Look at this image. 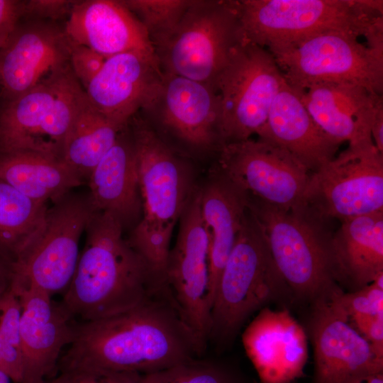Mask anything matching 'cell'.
<instances>
[{
    "instance_id": "obj_26",
    "label": "cell",
    "mask_w": 383,
    "mask_h": 383,
    "mask_svg": "<svg viewBox=\"0 0 383 383\" xmlns=\"http://www.w3.org/2000/svg\"><path fill=\"white\" fill-rule=\"evenodd\" d=\"M221 174L201 191V209L209 242V289L215 290L248 209V194Z\"/></svg>"
},
{
    "instance_id": "obj_4",
    "label": "cell",
    "mask_w": 383,
    "mask_h": 383,
    "mask_svg": "<svg viewBox=\"0 0 383 383\" xmlns=\"http://www.w3.org/2000/svg\"><path fill=\"white\" fill-rule=\"evenodd\" d=\"M132 138L143 217L128 242L164 279L174 227L192 194L189 179L181 161L145 123L135 121Z\"/></svg>"
},
{
    "instance_id": "obj_41",
    "label": "cell",
    "mask_w": 383,
    "mask_h": 383,
    "mask_svg": "<svg viewBox=\"0 0 383 383\" xmlns=\"http://www.w3.org/2000/svg\"><path fill=\"white\" fill-rule=\"evenodd\" d=\"M357 383H383V372L372 375Z\"/></svg>"
},
{
    "instance_id": "obj_35",
    "label": "cell",
    "mask_w": 383,
    "mask_h": 383,
    "mask_svg": "<svg viewBox=\"0 0 383 383\" xmlns=\"http://www.w3.org/2000/svg\"><path fill=\"white\" fill-rule=\"evenodd\" d=\"M77 1L30 0L24 1L23 18L31 20L61 19L69 16Z\"/></svg>"
},
{
    "instance_id": "obj_42",
    "label": "cell",
    "mask_w": 383,
    "mask_h": 383,
    "mask_svg": "<svg viewBox=\"0 0 383 383\" xmlns=\"http://www.w3.org/2000/svg\"><path fill=\"white\" fill-rule=\"evenodd\" d=\"M11 381L10 377L0 368V383H11Z\"/></svg>"
},
{
    "instance_id": "obj_27",
    "label": "cell",
    "mask_w": 383,
    "mask_h": 383,
    "mask_svg": "<svg viewBox=\"0 0 383 383\" xmlns=\"http://www.w3.org/2000/svg\"><path fill=\"white\" fill-rule=\"evenodd\" d=\"M0 180L45 204L56 203L82 182L62 160L30 151L0 154Z\"/></svg>"
},
{
    "instance_id": "obj_21",
    "label": "cell",
    "mask_w": 383,
    "mask_h": 383,
    "mask_svg": "<svg viewBox=\"0 0 383 383\" xmlns=\"http://www.w3.org/2000/svg\"><path fill=\"white\" fill-rule=\"evenodd\" d=\"M146 110L154 111L163 125L192 145H223L219 96L209 86L163 72L159 92Z\"/></svg>"
},
{
    "instance_id": "obj_30",
    "label": "cell",
    "mask_w": 383,
    "mask_h": 383,
    "mask_svg": "<svg viewBox=\"0 0 383 383\" xmlns=\"http://www.w3.org/2000/svg\"><path fill=\"white\" fill-rule=\"evenodd\" d=\"M145 383H252L238 369L213 360L199 357L169 368L144 374Z\"/></svg>"
},
{
    "instance_id": "obj_1",
    "label": "cell",
    "mask_w": 383,
    "mask_h": 383,
    "mask_svg": "<svg viewBox=\"0 0 383 383\" xmlns=\"http://www.w3.org/2000/svg\"><path fill=\"white\" fill-rule=\"evenodd\" d=\"M204 350L165 287L128 310L77 323L57 370L148 374L199 357Z\"/></svg>"
},
{
    "instance_id": "obj_3",
    "label": "cell",
    "mask_w": 383,
    "mask_h": 383,
    "mask_svg": "<svg viewBox=\"0 0 383 383\" xmlns=\"http://www.w3.org/2000/svg\"><path fill=\"white\" fill-rule=\"evenodd\" d=\"M244 40L272 55L326 33L366 38L383 48V1L357 0L237 1Z\"/></svg>"
},
{
    "instance_id": "obj_24",
    "label": "cell",
    "mask_w": 383,
    "mask_h": 383,
    "mask_svg": "<svg viewBox=\"0 0 383 383\" xmlns=\"http://www.w3.org/2000/svg\"><path fill=\"white\" fill-rule=\"evenodd\" d=\"M340 222L331 239L335 277L354 292L383 273V211Z\"/></svg>"
},
{
    "instance_id": "obj_7",
    "label": "cell",
    "mask_w": 383,
    "mask_h": 383,
    "mask_svg": "<svg viewBox=\"0 0 383 383\" xmlns=\"http://www.w3.org/2000/svg\"><path fill=\"white\" fill-rule=\"evenodd\" d=\"M243 40L237 1L191 0L176 28L155 50L162 72L216 90L219 75Z\"/></svg>"
},
{
    "instance_id": "obj_38",
    "label": "cell",
    "mask_w": 383,
    "mask_h": 383,
    "mask_svg": "<svg viewBox=\"0 0 383 383\" xmlns=\"http://www.w3.org/2000/svg\"><path fill=\"white\" fill-rule=\"evenodd\" d=\"M0 368L15 383L23 380V359L21 351L6 342L0 335Z\"/></svg>"
},
{
    "instance_id": "obj_37",
    "label": "cell",
    "mask_w": 383,
    "mask_h": 383,
    "mask_svg": "<svg viewBox=\"0 0 383 383\" xmlns=\"http://www.w3.org/2000/svg\"><path fill=\"white\" fill-rule=\"evenodd\" d=\"M24 1L0 0V49L8 42L23 16Z\"/></svg>"
},
{
    "instance_id": "obj_10",
    "label": "cell",
    "mask_w": 383,
    "mask_h": 383,
    "mask_svg": "<svg viewBox=\"0 0 383 383\" xmlns=\"http://www.w3.org/2000/svg\"><path fill=\"white\" fill-rule=\"evenodd\" d=\"M302 206L326 221L383 211V154L372 142L348 145L310 174Z\"/></svg>"
},
{
    "instance_id": "obj_39",
    "label": "cell",
    "mask_w": 383,
    "mask_h": 383,
    "mask_svg": "<svg viewBox=\"0 0 383 383\" xmlns=\"http://www.w3.org/2000/svg\"><path fill=\"white\" fill-rule=\"evenodd\" d=\"M13 261L0 252V295L10 289L12 283Z\"/></svg>"
},
{
    "instance_id": "obj_16",
    "label": "cell",
    "mask_w": 383,
    "mask_h": 383,
    "mask_svg": "<svg viewBox=\"0 0 383 383\" xmlns=\"http://www.w3.org/2000/svg\"><path fill=\"white\" fill-rule=\"evenodd\" d=\"M70 65V40L52 21L18 23L0 49V87L11 101Z\"/></svg>"
},
{
    "instance_id": "obj_22",
    "label": "cell",
    "mask_w": 383,
    "mask_h": 383,
    "mask_svg": "<svg viewBox=\"0 0 383 383\" xmlns=\"http://www.w3.org/2000/svg\"><path fill=\"white\" fill-rule=\"evenodd\" d=\"M299 91L301 99L318 126L340 143L373 142L371 128L382 94L353 84L321 83Z\"/></svg>"
},
{
    "instance_id": "obj_34",
    "label": "cell",
    "mask_w": 383,
    "mask_h": 383,
    "mask_svg": "<svg viewBox=\"0 0 383 383\" xmlns=\"http://www.w3.org/2000/svg\"><path fill=\"white\" fill-rule=\"evenodd\" d=\"M106 60L95 50L70 40V65L84 89L99 72Z\"/></svg>"
},
{
    "instance_id": "obj_31",
    "label": "cell",
    "mask_w": 383,
    "mask_h": 383,
    "mask_svg": "<svg viewBox=\"0 0 383 383\" xmlns=\"http://www.w3.org/2000/svg\"><path fill=\"white\" fill-rule=\"evenodd\" d=\"M122 1L142 23L155 48L174 30L189 7L191 0Z\"/></svg>"
},
{
    "instance_id": "obj_36",
    "label": "cell",
    "mask_w": 383,
    "mask_h": 383,
    "mask_svg": "<svg viewBox=\"0 0 383 383\" xmlns=\"http://www.w3.org/2000/svg\"><path fill=\"white\" fill-rule=\"evenodd\" d=\"M348 319L357 331L370 343L375 354L383 359V314L357 315Z\"/></svg>"
},
{
    "instance_id": "obj_12",
    "label": "cell",
    "mask_w": 383,
    "mask_h": 383,
    "mask_svg": "<svg viewBox=\"0 0 383 383\" xmlns=\"http://www.w3.org/2000/svg\"><path fill=\"white\" fill-rule=\"evenodd\" d=\"M94 211L89 195L68 194L55 203L40 235L14 261L11 284L50 296L65 293L79 260L81 235Z\"/></svg>"
},
{
    "instance_id": "obj_28",
    "label": "cell",
    "mask_w": 383,
    "mask_h": 383,
    "mask_svg": "<svg viewBox=\"0 0 383 383\" xmlns=\"http://www.w3.org/2000/svg\"><path fill=\"white\" fill-rule=\"evenodd\" d=\"M124 128L95 109L85 94L65 140L61 160L82 179H88Z\"/></svg>"
},
{
    "instance_id": "obj_6",
    "label": "cell",
    "mask_w": 383,
    "mask_h": 383,
    "mask_svg": "<svg viewBox=\"0 0 383 383\" xmlns=\"http://www.w3.org/2000/svg\"><path fill=\"white\" fill-rule=\"evenodd\" d=\"M248 207L264 229L273 261L294 301L311 304L341 288L335 277L329 221L304 206L285 211L250 195Z\"/></svg>"
},
{
    "instance_id": "obj_11",
    "label": "cell",
    "mask_w": 383,
    "mask_h": 383,
    "mask_svg": "<svg viewBox=\"0 0 383 383\" xmlns=\"http://www.w3.org/2000/svg\"><path fill=\"white\" fill-rule=\"evenodd\" d=\"M343 33L309 38L273 55L286 82L303 91L321 83L349 84L383 91V53Z\"/></svg>"
},
{
    "instance_id": "obj_14",
    "label": "cell",
    "mask_w": 383,
    "mask_h": 383,
    "mask_svg": "<svg viewBox=\"0 0 383 383\" xmlns=\"http://www.w3.org/2000/svg\"><path fill=\"white\" fill-rule=\"evenodd\" d=\"M218 164L220 172L250 196L285 211L303 205L311 173L271 141L249 138L225 143Z\"/></svg>"
},
{
    "instance_id": "obj_25",
    "label": "cell",
    "mask_w": 383,
    "mask_h": 383,
    "mask_svg": "<svg viewBox=\"0 0 383 383\" xmlns=\"http://www.w3.org/2000/svg\"><path fill=\"white\" fill-rule=\"evenodd\" d=\"M123 131L88 180L94 210L111 214L123 226L138 215L141 199L133 138L128 139Z\"/></svg>"
},
{
    "instance_id": "obj_13",
    "label": "cell",
    "mask_w": 383,
    "mask_h": 383,
    "mask_svg": "<svg viewBox=\"0 0 383 383\" xmlns=\"http://www.w3.org/2000/svg\"><path fill=\"white\" fill-rule=\"evenodd\" d=\"M179 221L165 281L183 321L204 349L211 332V301L209 242L201 215V191L191 194Z\"/></svg>"
},
{
    "instance_id": "obj_8",
    "label": "cell",
    "mask_w": 383,
    "mask_h": 383,
    "mask_svg": "<svg viewBox=\"0 0 383 383\" xmlns=\"http://www.w3.org/2000/svg\"><path fill=\"white\" fill-rule=\"evenodd\" d=\"M84 96L68 65L7 101L0 113V154L30 151L61 160Z\"/></svg>"
},
{
    "instance_id": "obj_20",
    "label": "cell",
    "mask_w": 383,
    "mask_h": 383,
    "mask_svg": "<svg viewBox=\"0 0 383 383\" xmlns=\"http://www.w3.org/2000/svg\"><path fill=\"white\" fill-rule=\"evenodd\" d=\"M64 30L72 42L106 58L135 52L157 60L145 28L122 1H77Z\"/></svg>"
},
{
    "instance_id": "obj_32",
    "label": "cell",
    "mask_w": 383,
    "mask_h": 383,
    "mask_svg": "<svg viewBox=\"0 0 383 383\" xmlns=\"http://www.w3.org/2000/svg\"><path fill=\"white\" fill-rule=\"evenodd\" d=\"M330 298L348 318L357 315L383 314V273L360 289L345 292L340 288Z\"/></svg>"
},
{
    "instance_id": "obj_17",
    "label": "cell",
    "mask_w": 383,
    "mask_h": 383,
    "mask_svg": "<svg viewBox=\"0 0 383 383\" xmlns=\"http://www.w3.org/2000/svg\"><path fill=\"white\" fill-rule=\"evenodd\" d=\"M21 302L20 344L23 359L21 382L53 378L62 349L74 338L76 323L62 305L35 287L11 284Z\"/></svg>"
},
{
    "instance_id": "obj_23",
    "label": "cell",
    "mask_w": 383,
    "mask_h": 383,
    "mask_svg": "<svg viewBox=\"0 0 383 383\" xmlns=\"http://www.w3.org/2000/svg\"><path fill=\"white\" fill-rule=\"evenodd\" d=\"M257 135L286 150L311 174L333 160L341 145L318 126L304 105L299 91L287 82Z\"/></svg>"
},
{
    "instance_id": "obj_2",
    "label": "cell",
    "mask_w": 383,
    "mask_h": 383,
    "mask_svg": "<svg viewBox=\"0 0 383 383\" xmlns=\"http://www.w3.org/2000/svg\"><path fill=\"white\" fill-rule=\"evenodd\" d=\"M111 214L95 211L87 227L85 245L62 305L83 321L128 310L166 287L122 235Z\"/></svg>"
},
{
    "instance_id": "obj_15",
    "label": "cell",
    "mask_w": 383,
    "mask_h": 383,
    "mask_svg": "<svg viewBox=\"0 0 383 383\" xmlns=\"http://www.w3.org/2000/svg\"><path fill=\"white\" fill-rule=\"evenodd\" d=\"M309 305L305 330L313 349L312 383H357L383 372V359L330 296Z\"/></svg>"
},
{
    "instance_id": "obj_9",
    "label": "cell",
    "mask_w": 383,
    "mask_h": 383,
    "mask_svg": "<svg viewBox=\"0 0 383 383\" xmlns=\"http://www.w3.org/2000/svg\"><path fill=\"white\" fill-rule=\"evenodd\" d=\"M285 82L267 49L245 40L235 47L216 84L223 145L258 135Z\"/></svg>"
},
{
    "instance_id": "obj_5",
    "label": "cell",
    "mask_w": 383,
    "mask_h": 383,
    "mask_svg": "<svg viewBox=\"0 0 383 383\" xmlns=\"http://www.w3.org/2000/svg\"><path fill=\"white\" fill-rule=\"evenodd\" d=\"M272 302H294L272 257L264 229L248 209L220 275L209 339L231 340L250 315Z\"/></svg>"
},
{
    "instance_id": "obj_18",
    "label": "cell",
    "mask_w": 383,
    "mask_h": 383,
    "mask_svg": "<svg viewBox=\"0 0 383 383\" xmlns=\"http://www.w3.org/2000/svg\"><path fill=\"white\" fill-rule=\"evenodd\" d=\"M162 75L157 60L138 52H123L106 58L84 89L95 109L124 128L139 109L146 110L153 103Z\"/></svg>"
},
{
    "instance_id": "obj_19",
    "label": "cell",
    "mask_w": 383,
    "mask_h": 383,
    "mask_svg": "<svg viewBox=\"0 0 383 383\" xmlns=\"http://www.w3.org/2000/svg\"><path fill=\"white\" fill-rule=\"evenodd\" d=\"M308 335L288 308L265 306L242 335L245 353L262 383H292L304 375Z\"/></svg>"
},
{
    "instance_id": "obj_33",
    "label": "cell",
    "mask_w": 383,
    "mask_h": 383,
    "mask_svg": "<svg viewBox=\"0 0 383 383\" xmlns=\"http://www.w3.org/2000/svg\"><path fill=\"white\" fill-rule=\"evenodd\" d=\"M54 383H145L144 374L109 370H73L60 372Z\"/></svg>"
},
{
    "instance_id": "obj_40",
    "label": "cell",
    "mask_w": 383,
    "mask_h": 383,
    "mask_svg": "<svg viewBox=\"0 0 383 383\" xmlns=\"http://www.w3.org/2000/svg\"><path fill=\"white\" fill-rule=\"evenodd\" d=\"M371 136L376 148L383 154V104L378 106L374 114L371 128Z\"/></svg>"
},
{
    "instance_id": "obj_29",
    "label": "cell",
    "mask_w": 383,
    "mask_h": 383,
    "mask_svg": "<svg viewBox=\"0 0 383 383\" xmlns=\"http://www.w3.org/2000/svg\"><path fill=\"white\" fill-rule=\"evenodd\" d=\"M48 210L0 180V252L14 262L43 231Z\"/></svg>"
},
{
    "instance_id": "obj_43",
    "label": "cell",
    "mask_w": 383,
    "mask_h": 383,
    "mask_svg": "<svg viewBox=\"0 0 383 383\" xmlns=\"http://www.w3.org/2000/svg\"><path fill=\"white\" fill-rule=\"evenodd\" d=\"M21 383H29V382H21ZM32 383H54L52 379H44L36 382H32Z\"/></svg>"
}]
</instances>
